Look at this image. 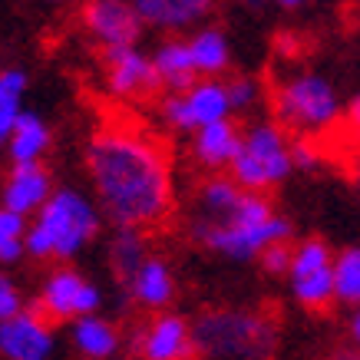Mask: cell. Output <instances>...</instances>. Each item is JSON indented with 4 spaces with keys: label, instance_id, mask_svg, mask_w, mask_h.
Instances as JSON below:
<instances>
[{
    "label": "cell",
    "instance_id": "1",
    "mask_svg": "<svg viewBox=\"0 0 360 360\" xmlns=\"http://www.w3.org/2000/svg\"><path fill=\"white\" fill-rule=\"evenodd\" d=\"M89 195L112 229H159L175 208L172 159L162 142L129 122H103L83 149Z\"/></svg>",
    "mask_w": 360,
    "mask_h": 360
},
{
    "label": "cell",
    "instance_id": "2",
    "mask_svg": "<svg viewBox=\"0 0 360 360\" xmlns=\"http://www.w3.org/2000/svg\"><path fill=\"white\" fill-rule=\"evenodd\" d=\"M186 231L198 248L235 264L262 262L268 248L291 241V221L278 215L268 195L258 192H245L238 205L221 215H188Z\"/></svg>",
    "mask_w": 360,
    "mask_h": 360
},
{
    "label": "cell",
    "instance_id": "3",
    "mask_svg": "<svg viewBox=\"0 0 360 360\" xmlns=\"http://www.w3.org/2000/svg\"><path fill=\"white\" fill-rule=\"evenodd\" d=\"M103 212L83 188H56L27 229V258L33 262L73 264L103 231Z\"/></svg>",
    "mask_w": 360,
    "mask_h": 360
},
{
    "label": "cell",
    "instance_id": "4",
    "mask_svg": "<svg viewBox=\"0 0 360 360\" xmlns=\"http://www.w3.org/2000/svg\"><path fill=\"white\" fill-rule=\"evenodd\" d=\"M202 360H271L281 324L264 307H205L192 321Z\"/></svg>",
    "mask_w": 360,
    "mask_h": 360
},
{
    "label": "cell",
    "instance_id": "5",
    "mask_svg": "<svg viewBox=\"0 0 360 360\" xmlns=\"http://www.w3.org/2000/svg\"><path fill=\"white\" fill-rule=\"evenodd\" d=\"M291 132L281 129L274 120H255L241 126V149L231 162L229 175L245 192H271L295 172V142Z\"/></svg>",
    "mask_w": 360,
    "mask_h": 360
},
{
    "label": "cell",
    "instance_id": "6",
    "mask_svg": "<svg viewBox=\"0 0 360 360\" xmlns=\"http://www.w3.org/2000/svg\"><path fill=\"white\" fill-rule=\"evenodd\" d=\"M271 110L281 129L311 139V136L334 129L340 116V99L330 79L317 77V73H295L274 86Z\"/></svg>",
    "mask_w": 360,
    "mask_h": 360
},
{
    "label": "cell",
    "instance_id": "7",
    "mask_svg": "<svg viewBox=\"0 0 360 360\" xmlns=\"http://www.w3.org/2000/svg\"><path fill=\"white\" fill-rule=\"evenodd\" d=\"M37 311L53 324H73L79 317L99 314L103 307V288L89 274H83L73 264H53L40 278L37 288Z\"/></svg>",
    "mask_w": 360,
    "mask_h": 360
},
{
    "label": "cell",
    "instance_id": "8",
    "mask_svg": "<svg viewBox=\"0 0 360 360\" xmlns=\"http://www.w3.org/2000/svg\"><path fill=\"white\" fill-rule=\"evenodd\" d=\"M159 116L169 129L195 136L205 126L235 120V110H231L225 79H195L182 93H165L159 99Z\"/></svg>",
    "mask_w": 360,
    "mask_h": 360
},
{
    "label": "cell",
    "instance_id": "9",
    "mask_svg": "<svg viewBox=\"0 0 360 360\" xmlns=\"http://www.w3.org/2000/svg\"><path fill=\"white\" fill-rule=\"evenodd\" d=\"M334 251L324 238H301L291 248L288 288L304 311H328L338 301L334 291Z\"/></svg>",
    "mask_w": 360,
    "mask_h": 360
},
{
    "label": "cell",
    "instance_id": "10",
    "mask_svg": "<svg viewBox=\"0 0 360 360\" xmlns=\"http://www.w3.org/2000/svg\"><path fill=\"white\" fill-rule=\"evenodd\" d=\"M132 350L139 360H195V328L175 311L149 314L132 334Z\"/></svg>",
    "mask_w": 360,
    "mask_h": 360
},
{
    "label": "cell",
    "instance_id": "11",
    "mask_svg": "<svg viewBox=\"0 0 360 360\" xmlns=\"http://www.w3.org/2000/svg\"><path fill=\"white\" fill-rule=\"evenodd\" d=\"M103 83L110 89V96L122 99V103H136V99H149L162 93L153 53H142L139 46L103 50Z\"/></svg>",
    "mask_w": 360,
    "mask_h": 360
},
{
    "label": "cell",
    "instance_id": "12",
    "mask_svg": "<svg viewBox=\"0 0 360 360\" xmlns=\"http://www.w3.org/2000/svg\"><path fill=\"white\" fill-rule=\"evenodd\" d=\"M79 20L99 50L139 46V37L146 30L132 0H86L79 11Z\"/></svg>",
    "mask_w": 360,
    "mask_h": 360
},
{
    "label": "cell",
    "instance_id": "13",
    "mask_svg": "<svg viewBox=\"0 0 360 360\" xmlns=\"http://www.w3.org/2000/svg\"><path fill=\"white\" fill-rule=\"evenodd\" d=\"M0 360H60V334L37 307L0 324Z\"/></svg>",
    "mask_w": 360,
    "mask_h": 360
},
{
    "label": "cell",
    "instance_id": "14",
    "mask_svg": "<svg viewBox=\"0 0 360 360\" xmlns=\"http://www.w3.org/2000/svg\"><path fill=\"white\" fill-rule=\"evenodd\" d=\"M53 179L46 172L44 162L37 165H11L4 182H0V205L23 215V219H33L40 208L50 202L53 195Z\"/></svg>",
    "mask_w": 360,
    "mask_h": 360
},
{
    "label": "cell",
    "instance_id": "15",
    "mask_svg": "<svg viewBox=\"0 0 360 360\" xmlns=\"http://www.w3.org/2000/svg\"><path fill=\"white\" fill-rule=\"evenodd\" d=\"M129 301L146 314H162L169 311L179 295V278H175V268L165 262L162 255H149V262L142 264L139 271L129 278V284L122 288Z\"/></svg>",
    "mask_w": 360,
    "mask_h": 360
},
{
    "label": "cell",
    "instance_id": "16",
    "mask_svg": "<svg viewBox=\"0 0 360 360\" xmlns=\"http://www.w3.org/2000/svg\"><path fill=\"white\" fill-rule=\"evenodd\" d=\"M132 4L146 27L162 30L169 37L205 27V20L219 7V0H132Z\"/></svg>",
    "mask_w": 360,
    "mask_h": 360
},
{
    "label": "cell",
    "instance_id": "17",
    "mask_svg": "<svg viewBox=\"0 0 360 360\" xmlns=\"http://www.w3.org/2000/svg\"><path fill=\"white\" fill-rule=\"evenodd\" d=\"M241 149V126L235 120L215 122L188 136V159L208 175H229L231 162Z\"/></svg>",
    "mask_w": 360,
    "mask_h": 360
},
{
    "label": "cell",
    "instance_id": "18",
    "mask_svg": "<svg viewBox=\"0 0 360 360\" xmlns=\"http://www.w3.org/2000/svg\"><path fill=\"white\" fill-rule=\"evenodd\" d=\"M70 347L73 354L83 360H116L122 350V330L116 321L103 314H89V317H79L70 324Z\"/></svg>",
    "mask_w": 360,
    "mask_h": 360
},
{
    "label": "cell",
    "instance_id": "19",
    "mask_svg": "<svg viewBox=\"0 0 360 360\" xmlns=\"http://www.w3.org/2000/svg\"><path fill=\"white\" fill-rule=\"evenodd\" d=\"M153 66L159 73L162 93H182L198 79L195 60L188 50V37H165L153 50Z\"/></svg>",
    "mask_w": 360,
    "mask_h": 360
},
{
    "label": "cell",
    "instance_id": "20",
    "mask_svg": "<svg viewBox=\"0 0 360 360\" xmlns=\"http://www.w3.org/2000/svg\"><path fill=\"white\" fill-rule=\"evenodd\" d=\"M50 146H53V129H50V122H46L40 112H33V110L23 112L20 122L13 126V132L7 136V142H4L11 165L44 162V155L50 153Z\"/></svg>",
    "mask_w": 360,
    "mask_h": 360
},
{
    "label": "cell",
    "instance_id": "21",
    "mask_svg": "<svg viewBox=\"0 0 360 360\" xmlns=\"http://www.w3.org/2000/svg\"><path fill=\"white\" fill-rule=\"evenodd\" d=\"M153 245H149V231L142 229H116L106 241V264H110L112 278L120 288L129 284V278L149 262Z\"/></svg>",
    "mask_w": 360,
    "mask_h": 360
},
{
    "label": "cell",
    "instance_id": "22",
    "mask_svg": "<svg viewBox=\"0 0 360 360\" xmlns=\"http://www.w3.org/2000/svg\"><path fill=\"white\" fill-rule=\"evenodd\" d=\"M188 50H192V60H195L198 79H221L225 70L231 66V44L221 27H198V30L188 33Z\"/></svg>",
    "mask_w": 360,
    "mask_h": 360
},
{
    "label": "cell",
    "instance_id": "23",
    "mask_svg": "<svg viewBox=\"0 0 360 360\" xmlns=\"http://www.w3.org/2000/svg\"><path fill=\"white\" fill-rule=\"evenodd\" d=\"M30 89V77L23 66H0V142H7L13 126L27 112L23 99Z\"/></svg>",
    "mask_w": 360,
    "mask_h": 360
},
{
    "label": "cell",
    "instance_id": "24",
    "mask_svg": "<svg viewBox=\"0 0 360 360\" xmlns=\"http://www.w3.org/2000/svg\"><path fill=\"white\" fill-rule=\"evenodd\" d=\"M27 229L30 219L0 205V268H13L27 258Z\"/></svg>",
    "mask_w": 360,
    "mask_h": 360
},
{
    "label": "cell",
    "instance_id": "25",
    "mask_svg": "<svg viewBox=\"0 0 360 360\" xmlns=\"http://www.w3.org/2000/svg\"><path fill=\"white\" fill-rule=\"evenodd\" d=\"M334 291L338 304L360 307V248H344L334 258Z\"/></svg>",
    "mask_w": 360,
    "mask_h": 360
},
{
    "label": "cell",
    "instance_id": "26",
    "mask_svg": "<svg viewBox=\"0 0 360 360\" xmlns=\"http://www.w3.org/2000/svg\"><path fill=\"white\" fill-rule=\"evenodd\" d=\"M27 297H23V288L17 284V278H13L7 268H0V324L4 321H11V317L23 314L27 311Z\"/></svg>",
    "mask_w": 360,
    "mask_h": 360
},
{
    "label": "cell",
    "instance_id": "27",
    "mask_svg": "<svg viewBox=\"0 0 360 360\" xmlns=\"http://www.w3.org/2000/svg\"><path fill=\"white\" fill-rule=\"evenodd\" d=\"M225 86H229V99H231V110L235 116L238 112H248L258 106V99H262V83L251 77H231L225 79Z\"/></svg>",
    "mask_w": 360,
    "mask_h": 360
},
{
    "label": "cell",
    "instance_id": "28",
    "mask_svg": "<svg viewBox=\"0 0 360 360\" xmlns=\"http://www.w3.org/2000/svg\"><path fill=\"white\" fill-rule=\"evenodd\" d=\"M291 241H284V245H274V248H268L262 255V271L271 274V278H288V268H291Z\"/></svg>",
    "mask_w": 360,
    "mask_h": 360
},
{
    "label": "cell",
    "instance_id": "29",
    "mask_svg": "<svg viewBox=\"0 0 360 360\" xmlns=\"http://www.w3.org/2000/svg\"><path fill=\"white\" fill-rule=\"evenodd\" d=\"M347 126H350V132L360 139V96H354L350 99V106H347Z\"/></svg>",
    "mask_w": 360,
    "mask_h": 360
},
{
    "label": "cell",
    "instance_id": "30",
    "mask_svg": "<svg viewBox=\"0 0 360 360\" xmlns=\"http://www.w3.org/2000/svg\"><path fill=\"white\" fill-rule=\"evenodd\" d=\"M347 330H350V344H354V347L360 350V307H354V314H350Z\"/></svg>",
    "mask_w": 360,
    "mask_h": 360
},
{
    "label": "cell",
    "instance_id": "31",
    "mask_svg": "<svg viewBox=\"0 0 360 360\" xmlns=\"http://www.w3.org/2000/svg\"><path fill=\"white\" fill-rule=\"evenodd\" d=\"M330 360H360V350L357 347H344V350H334Z\"/></svg>",
    "mask_w": 360,
    "mask_h": 360
},
{
    "label": "cell",
    "instance_id": "32",
    "mask_svg": "<svg viewBox=\"0 0 360 360\" xmlns=\"http://www.w3.org/2000/svg\"><path fill=\"white\" fill-rule=\"evenodd\" d=\"M274 4H278V7H284V11H295V7H301L304 0H274Z\"/></svg>",
    "mask_w": 360,
    "mask_h": 360
},
{
    "label": "cell",
    "instance_id": "33",
    "mask_svg": "<svg viewBox=\"0 0 360 360\" xmlns=\"http://www.w3.org/2000/svg\"><path fill=\"white\" fill-rule=\"evenodd\" d=\"M241 4H245V7H251V11H258V7H264L268 0H241Z\"/></svg>",
    "mask_w": 360,
    "mask_h": 360
},
{
    "label": "cell",
    "instance_id": "34",
    "mask_svg": "<svg viewBox=\"0 0 360 360\" xmlns=\"http://www.w3.org/2000/svg\"><path fill=\"white\" fill-rule=\"evenodd\" d=\"M354 186H357V192H360V162L354 165Z\"/></svg>",
    "mask_w": 360,
    "mask_h": 360
},
{
    "label": "cell",
    "instance_id": "35",
    "mask_svg": "<svg viewBox=\"0 0 360 360\" xmlns=\"http://www.w3.org/2000/svg\"><path fill=\"white\" fill-rule=\"evenodd\" d=\"M50 4H66V0H50Z\"/></svg>",
    "mask_w": 360,
    "mask_h": 360
}]
</instances>
